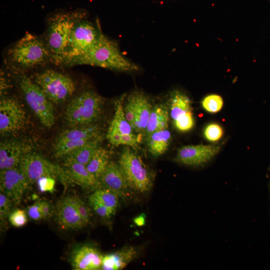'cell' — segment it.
Instances as JSON below:
<instances>
[{
    "label": "cell",
    "instance_id": "obj_17",
    "mask_svg": "<svg viewBox=\"0 0 270 270\" xmlns=\"http://www.w3.org/2000/svg\"><path fill=\"white\" fill-rule=\"evenodd\" d=\"M56 216L58 224L66 229H79L86 225L78 213L70 196H66L58 202Z\"/></svg>",
    "mask_w": 270,
    "mask_h": 270
},
{
    "label": "cell",
    "instance_id": "obj_1",
    "mask_svg": "<svg viewBox=\"0 0 270 270\" xmlns=\"http://www.w3.org/2000/svg\"><path fill=\"white\" fill-rule=\"evenodd\" d=\"M90 65L122 72L138 71V66L121 52L118 45L102 32L85 53L72 60L68 66Z\"/></svg>",
    "mask_w": 270,
    "mask_h": 270
},
{
    "label": "cell",
    "instance_id": "obj_13",
    "mask_svg": "<svg viewBox=\"0 0 270 270\" xmlns=\"http://www.w3.org/2000/svg\"><path fill=\"white\" fill-rule=\"evenodd\" d=\"M30 183L19 166L0 170V190L18 205Z\"/></svg>",
    "mask_w": 270,
    "mask_h": 270
},
{
    "label": "cell",
    "instance_id": "obj_8",
    "mask_svg": "<svg viewBox=\"0 0 270 270\" xmlns=\"http://www.w3.org/2000/svg\"><path fill=\"white\" fill-rule=\"evenodd\" d=\"M118 164L130 188L140 192L150 189L152 185L151 174L140 157L130 146H126L122 150Z\"/></svg>",
    "mask_w": 270,
    "mask_h": 270
},
{
    "label": "cell",
    "instance_id": "obj_3",
    "mask_svg": "<svg viewBox=\"0 0 270 270\" xmlns=\"http://www.w3.org/2000/svg\"><path fill=\"white\" fill-rule=\"evenodd\" d=\"M6 61L12 66L30 69L51 62V56L44 40L26 33L8 49Z\"/></svg>",
    "mask_w": 270,
    "mask_h": 270
},
{
    "label": "cell",
    "instance_id": "obj_6",
    "mask_svg": "<svg viewBox=\"0 0 270 270\" xmlns=\"http://www.w3.org/2000/svg\"><path fill=\"white\" fill-rule=\"evenodd\" d=\"M102 32L98 24L86 18L80 20L73 28L58 65L68 66L72 60L83 54L96 43Z\"/></svg>",
    "mask_w": 270,
    "mask_h": 270
},
{
    "label": "cell",
    "instance_id": "obj_5",
    "mask_svg": "<svg viewBox=\"0 0 270 270\" xmlns=\"http://www.w3.org/2000/svg\"><path fill=\"white\" fill-rule=\"evenodd\" d=\"M32 78L49 100L56 104L65 102L76 90V84L72 78L52 69L46 68L36 72Z\"/></svg>",
    "mask_w": 270,
    "mask_h": 270
},
{
    "label": "cell",
    "instance_id": "obj_31",
    "mask_svg": "<svg viewBox=\"0 0 270 270\" xmlns=\"http://www.w3.org/2000/svg\"><path fill=\"white\" fill-rule=\"evenodd\" d=\"M204 134L208 140L215 142L221 138L223 135V130L218 124L211 123L204 128Z\"/></svg>",
    "mask_w": 270,
    "mask_h": 270
},
{
    "label": "cell",
    "instance_id": "obj_23",
    "mask_svg": "<svg viewBox=\"0 0 270 270\" xmlns=\"http://www.w3.org/2000/svg\"><path fill=\"white\" fill-rule=\"evenodd\" d=\"M170 118L168 108L164 104L152 106L145 133V136L152 133L167 129Z\"/></svg>",
    "mask_w": 270,
    "mask_h": 270
},
{
    "label": "cell",
    "instance_id": "obj_21",
    "mask_svg": "<svg viewBox=\"0 0 270 270\" xmlns=\"http://www.w3.org/2000/svg\"><path fill=\"white\" fill-rule=\"evenodd\" d=\"M191 104L190 98L184 92L178 90L172 91L169 94L168 108L172 121L192 111Z\"/></svg>",
    "mask_w": 270,
    "mask_h": 270
},
{
    "label": "cell",
    "instance_id": "obj_25",
    "mask_svg": "<svg viewBox=\"0 0 270 270\" xmlns=\"http://www.w3.org/2000/svg\"><path fill=\"white\" fill-rule=\"evenodd\" d=\"M102 135L92 139L64 157V160L74 161L84 164L89 162L93 155L100 146Z\"/></svg>",
    "mask_w": 270,
    "mask_h": 270
},
{
    "label": "cell",
    "instance_id": "obj_11",
    "mask_svg": "<svg viewBox=\"0 0 270 270\" xmlns=\"http://www.w3.org/2000/svg\"><path fill=\"white\" fill-rule=\"evenodd\" d=\"M153 106L148 97L140 91H134L128 98L124 111L134 131L145 136Z\"/></svg>",
    "mask_w": 270,
    "mask_h": 270
},
{
    "label": "cell",
    "instance_id": "obj_24",
    "mask_svg": "<svg viewBox=\"0 0 270 270\" xmlns=\"http://www.w3.org/2000/svg\"><path fill=\"white\" fill-rule=\"evenodd\" d=\"M146 138L149 152L154 156H158L168 150L172 135L167 128L154 132L146 136Z\"/></svg>",
    "mask_w": 270,
    "mask_h": 270
},
{
    "label": "cell",
    "instance_id": "obj_34",
    "mask_svg": "<svg viewBox=\"0 0 270 270\" xmlns=\"http://www.w3.org/2000/svg\"><path fill=\"white\" fill-rule=\"evenodd\" d=\"M89 202L96 214L102 218H110L115 212L96 200L89 196Z\"/></svg>",
    "mask_w": 270,
    "mask_h": 270
},
{
    "label": "cell",
    "instance_id": "obj_12",
    "mask_svg": "<svg viewBox=\"0 0 270 270\" xmlns=\"http://www.w3.org/2000/svg\"><path fill=\"white\" fill-rule=\"evenodd\" d=\"M26 112L20 102L12 98L0 102V132L6 135L22 130L26 122Z\"/></svg>",
    "mask_w": 270,
    "mask_h": 270
},
{
    "label": "cell",
    "instance_id": "obj_36",
    "mask_svg": "<svg viewBox=\"0 0 270 270\" xmlns=\"http://www.w3.org/2000/svg\"><path fill=\"white\" fill-rule=\"evenodd\" d=\"M26 213L28 216L32 220L38 221L44 219L38 200L27 208Z\"/></svg>",
    "mask_w": 270,
    "mask_h": 270
},
{
    "label": "cell",
    "instance_id": "obj_30",
    "mask_svg": "<svg viewBox=\"0 0 270 270\" xmlns=\"http://www.w3.org/2000/svg\"><path fill=\"white\" fill-rule=\"evenodd\" d=\"M174 127L179 131L187 132L194 126V118L192 111L188 112L173 122Z\"/></svg>",
    "mask_w": 270,
    "mask_h": 270
},
{
    "label": "cell",
    "instance_id": "obj_28",
    "mask_svg": "<svg viewBox=\"0 0 270 270\" xmlns=\"http://www.w3.org/2000/svg\"><path fill=\"white\" fill-rule=\"evenodd\" d=\"M224 104L223 99L221 96L216 94H210L206 96L202 101V108L210 113L219 112Z\"/></svg>",
    "mask_w": 270,
    "mask_h": 270
},
{
    "label": "cell",
    "instance_id": "obj_27",
    "mask_svg": "<svg viewBox=\"0 0 270 270\" xmlns=\"http://www.w3.org/2000/svg\"><path fill=\"white\" fill-rule=\"evenodd\" d=\"M90 196L114 212H116L118 204V196L112 192L108 189L98 188L96 189Z\"/></svg>",
    "mask_w": 270,
    "mask_h": 270
},
{
    "label": "cell",
    "instance_id": "obj_4",
    "mask_svg": "<svg viewBox=\"0 0 270 270\" xmlns=\"http://www.w3.org/2000/svg\"><path fill=\"white\" fill-rule=\"evenodd\" d=\"M104 98L92 90H84L72 98L66 106L64 120L70 128L94 124L100 118Z\"/></svg>",
    "mask_w": 270,
    "mask_h": 270
},
{
    "label": "cell",
    "instance_id": "obj_15",
    "mask_svg": "<svg viewBox=\"0 0 270 270\" xmlns=\"http://www.w3.org/2000/svg\"><path fill=\"white\" fill-rule=\"evenodd\" d=\"M30 143L21 140L9 139L0 144V170L19 166L22 158L32 152Z\"/></svg>",
    "mask_w": 270,
    "mask_h": 270
},
{
    "label": "cell",
    "instance_id": "obj_37",
    "mask_svg": "<svg viewBox=\"0 0 270 270\" xmlns=\"http://www.w3.org/2000/svg\"><path fill=\"white\" fill-rule=\"evenodd\" d=\"M38 202L44 219L50 217L54 210L52 204L45 200H38Z\"/></svg>",
    "mask_w": 270,
    "mask_h": 270
},
{
    "label": "cell",
    "instance_id": "obj_33",
    "mask_svg": "<svg viewBox=\"0 0 270 270\" xmlns=\"http://www.w3.org/2000/svg\"><path fill=\"white\" fill-rule=\"evenodd\" d=\"M70 197L78 213L87 224L91 216L89 208L79 197L77 196H70Z\"/></svg>",
    "mask_w": 270,
    "mask_h": 270
},
{
    "label": "cell",
    "instance_id": "obj_26",
    "mask_svg": "<svg viewBox=\"0 0 270 270\" xmlns=\"http://www.w3.org/2000/svg\"><path fill=\"white\" fill-rule=\"evenodd\" d=\"M110 161L108 151L100 146L86 166L88 172L98 180Z\"/></svg>",
    "mask_w": 270,
    "mask_h": 270
},
{
    "label": "cell",
    "instance_id": "obj_16",
    "mask_svg": "<svg viewBox=\"0 0 270 270\" xmlns=\"http://www.w3.org/2000/svg\"><path fill=\"white\" fill-rule=\"evenodd\" d=\"M100 188L108 189L118 196H122L130 188L118 164L110 161L98 180Z\"/></svg>",
    "mask_w": 270,
    "mask_h": 270
},
{
    "label": "cell",
    "instance_id": "obj_32",
    "mask_svg": "<svg viewBox=\"0 0 270 270\" xmlns=\"http://www.w3.org/2000/svg\"><path fill=\"white\" fill-rule=\"evenodd\" d=\"M27 213L24 210L16 209L10 212L8 220L14 226L20 228L24 226L27 222Z\"/></svg>",
    "mask_w": 270,
    "mask_h": 270
},
{
    "label": "cell",
    "instance_id": "obj_35",
    "mask_svg": "<svg viewBox=\"0 0 270 270\" xmlns=\"http://www.w3.org/2000/svg\"><path fill=\"white\" fill-rule=\"evenodd\" d=\"M39 190L42 192H54L56 185V179L49 176L40 178L36 182Z\"/></svg>",
    "mask_w": 270,
    "mask_h": 270
},
{
    "label": "cell",
    "instance_id": "obj_9",
    "mask_svg": "<svg viewBox=\"0 0 270 270\" xmlns=\"http://www.w3.org/2000/svg\"><path fill=\"white\" fill-rule=\"evenodd\" d=\"M19 167L30 184L36 182L38 178L43 176L52 177L56 180L58 178L65 186L72 184L64 167L54 164L32 152L22 158Z\"/></svg>",
    "mask_w": 270,
    "mask_h": 270
},
{
    "label": "cell",
    "instance_id": "obj_14",
    "mask_svg": "<svg viewBox=\"0 0 270 270\" xmlns=\"http://www.w3.org/2000/svg\"><path fill=\"white\" fill-rule=\"evenodd\" d=\"M220 149V146L217 145L185 146L178 150L174 160L186 166H200L211 160Z\"/></svg>",
    "mask_w": 270,
    "mask_h": 270
},
{
    "label": "cell",
    "instance_id": "obj_29",
    "mask_svg": "<svg viewBox=\"0 0 270 270\" xmlns=\"http://www.w3.org/2000/svg\"><path fill=\"white\" fill-rule=\"evenodd\" d=\"M13 204L12 201L8 196L2 192H0V218L1 226L6 225V220L8 218Z\"/></svg>",
    "mask_w": 270,
    "mask_h": 270
},
{
    "label": "cell",
    "instance_id": "obj_19",
    "mask_svg": "<svg viewBox=\"0 0 270 270\" xmlns=\"http://www.w3.org/2000/svg\"><path fill=\"white\" fill-rule=\"evenodd\" d=\"M102 258L103 256L96 248L83 246L74 250L71 264L74 270H96L102 268Z\"/></svg>",
    "mask_w": 270,
    "mask_h": 270
},
{
    "label": "cell",
    "instance_id": "obj_10",
    "mask_svg": "<svg viewBox=\"0 0 270 270\" xmlns=\"http://www.w3.org/2000/svg\"><path fill=\"white\" fill-rule=\"evenodd\" d=\"M102 135L98 125L72 127L61 132L52 145L54 156L64 158L90 140Z\"/></svg>",
    "mask_w": 270,
    "mask_h": 270
},
{
    "label": "cell",
    "instance_id": "obj_22",
    "mask_svg": "<svg viewBox=\"0 0 270 270\" xmlns=\"http://www.w3.org/2000/svg\"><path fill=\"white\" fill-rule=\"evenodd\" d=\"M136 254L134 249L126 247L118 252L103 256L102 269L118 270L124 268L134 258Z\"/></svg>",
    "mask_w": 270,
    "mask_h": 270
},
{
    "label": "cell",
    "instance_id": "obj_18",
    "mask_svg": "<svg viewBox=\"0 0 270 270\" xmlns=\"http://www.w3.org/2000/svg\"><path fill=\"white\" fill-rule=\"evenodd\" d=\"M133 129L126 120L122 102H116L114 118L108 127L106 138L110 144L114 146L122 145V136L134 134Z\"/></svg>",
    "mask_w": 270,
    "mask_h": 270
},
{
    "label": "cell",
    "instance_id": "obj_7",
    "mask_svg": "<svg viewBox=\"0 0 270 270\" xmlns=\"http://www.w3.org/2000/svg\"><path fill=\"white\" fill-rule=\"evenodd\" d=\"M19 79V86L28 104L41 124L51 128L55 120L52 103L32 78L23 74Z\"/></svg>",
    "mask_w": 270,
    "mask_h": 270
},
{
    "label": "cell",
    "instance_id": "obj_20",
    "mask_svg": "<svg viewBox=\"0 0 270 270\" xmlns=\"http://www.w3.org/2000/svg\"><path fill=\"white\" fill-rule=\"evenodd\" d=\"M64 165L72 184L87 189L100 188L98 180L88 172L84 164L74 161L64 160Z\"/></svg>",
    "mask_w": 270,
    "mask_h": 270
},
{
    "label": "cell",
    "instance_id": "obj_2",
    "mask_svg": "<svg viewBox=\"0 0 270 270\" xmlns=\"http://www.w3.org/2000/svg\"><path fill=\"white\" fill-rule=\"evenodd\" d=\"M84 18V14L80 12H58L50 18L44 40L52 62L58 64L67 48L73 28Z\"/></svg>",
    "mask_w": 270,
    "mask_h": 270
},
{
    "label": "cell",
    "instance_id": "obj_38",
    "mask_svg": "<svg viewBox=\"0 0 270 270\" xmlns=\"http://www.w3.org/2000/svg\"><path fill=\"white\" fill-rule=\"evenodd\" d=\"M134 222L138 226L144 225L145 222L144 216L142 214L139 216L134 220Z\"/></svg>",
    "mask_w": 270,
    "mask_h": 270
}]
</instances>
